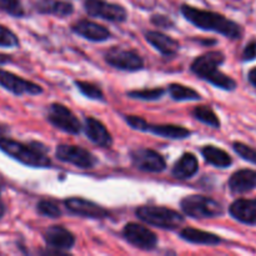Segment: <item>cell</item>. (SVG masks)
<instances>
[{
	"label": "cell",
	"instance_id": "obj_1",
	"mask_svg": "<svg viewBox=\"0 0 256 256\" xmlns=\"http://www.w3.org/2000/svg\"><path fill=\"white\" fill-rule=\"evenodd\" d=\"M182 14L188 22L199 29L218 32L230 40H239L244 32L242 25L238 24L234 20L228 19L226 16L219 12L198 9L192 5L184 4L182 6Z\"/></svg>",
	"mask_w": 256,
	"mask_h": 256
},
{
	"label": "cell",
	"instance_id": "obj_2",
	"mask_svg": "<svg viewBox=\"0 0 256 256\" xmlns=\"http://www.w3.org/2000/svg\"><path fill=\"white\" fill-rule=\"evenodd\" d=\"M225 54L219 50H212L202 56L196 58L192 62L190 70L200 79L205 80L215 88L225 90V92H234L238 86V82L232 78L220 72L219 66L225 62Z\"/></svg>",
	"mask_w": 256,
	"mask_h": 256
},
{
	"label": "cell",
	"instance_id": "obj_3",
	"mask_svg": "<svg viewBox=\"0 0 256 256\" xmlns=\"http://www.w3.org/2000/svg\"><path fill=\"white\" fill-rule=\"evenodd\" d=\"M0 150L26 166L50 168L52 165V160L46 156V148L38 142L26 145L9 138L0 136Z\"/></svg>",
	"mask_w": 256,
	"mask_h": 256
},
{
	"label": "cell",
	"instance_id": "obj_4",
	"mask_svg": "<svg viewBox=\"0 0 256 256\" xmlns=\"http://www.w3.org/2000/svg\"><path fill=\"white\" fill-rule=\"evenodd\" d=\"M136 216L142 222L152 226L165 230H175L184 224L185 219L182 214L165 206H140L136 209Z\"/></svg>",
	"mask_w": 256,
	"mask_h": 256
},
{
	"label": "cell",
	"instance_id": "obj_5",
	"mask_svg": "<svg viewBox=\"0 0 256 256\" xmlns=\"http://www.w3.org/2000/svg\"><path fill=\"white\" fill-rule=\"evenodd\" d=\"M185 215L192 219H214L224 215V206L204 195H189L180 202Z\"/></svg>",
	"mask_w": 256,
	"mask_h": 256
},
{
	"label": "cell",
	"instance_id": "obj_6",
	"mask_svg": "<svg viewBox=\"0 0 256 256\" xmlns=\"http://www.w3.org/2000/svg\"><path fill=\"white\" fill-rule=\"evenodd\" d=\"M46 119L52 126L68 134L78 135L82 132V122L76 118V115L66 108L65 105L54 102L49 106L46 114Z\"/></svg>",
	"mask_w": 256,
	"mask_h": 256
},
{
	"label": "cell",
	"instance_id": "obj_7",
	"mask_svg": "<svg viewBox=\"0 0 256 256\" xmlns=\"http://www.w3.org/2000/svg\"><path fill=\"white\" fill-rule=\"evenodd\" d=\"M104 59L110 66L122 72H138L144 69V60L134 50L114 46L105 52Z\"/></svg>",
	"mask_w": 256,
	"mask_h": 256
},
{
	"label": "cell",
	"instance_id": "obj_8",
	"mask_svg": "<svg viewBox=\"0 0 256 256\" xmlns=\"http://www.w3.org/2000/svg\"><path fill=\"white\" fill-rule=\"evenodd\" d=\"M84 9L90 16L112 22H124L128 19V12L124 6L105 0H85Z\"/></svg>",
	"mask_w": 256,
	"mask_h": 256
},
{
	"label": "cell",
	"instance_id": "obj_9",
	"mask_svg": "<svg viewBox=\"0 0 256 256\" xmlns=\"http://www.w3.org/2000/svg\"><path fill=\"white\" fill-rule=\"evenodd\" d=\"M55 156L60 162L72 164L80 169H92L98 162V159L92 152L76 145H59L55 150Z\"/></svg>",
	"mask_w": 256,
	"mask_h": 256
},
{
	"label": "cell",
	"instance_id": "obj_10",
	"mask_svg": "<svg viewBox=\"0 0 256 256\" xmlns=\"http://www.w3.org/2000/svg\"><path fill=\"white\" fill-rule=\"evenodd\" d=\"M122 236L132 246L142 250H154L158 245V236L149 228L138 222H129L122 229Z\"/></svg>",
	"mask_w": 256,
	"mask_h": 256
},
{
	"label": "cell",
	"instance_id": "obj_11",
	"mask_svg": "<svg viewBox=\"0 0 256 256\" xmlns=\"http://www.w3.org/2000/svg\"><path fill=\"white\" fill-rule=\"evenodd\" d=\"M130 159L136 169L145 172H162L166 169V162L155 150L138 148L130 152Z\"/></svg>",
	"mask_w": 256,
	"mask_h": 256
},
{
	"label": "cell",
	"instance_id": "obj_12",
	"mask_svg": "<svg viewBox=\"0 0 256 256\" xmlns=\"http://www.w3.org/2000/svg\"><path fill=\"white\" fill-rule=\"evenodd\" d=\"M0 86L16 96H22L25 94L39 95L42 92L40 85L35 84L30 80L22 79L19 75H15L6 70H0Z\"/></svg>",
	"mask_w": 256,
	"mask_h": 256
},
{
	"label": "cell",
	"instance_id": "obj_13",
	"mask_svg": "<svg viewBox=\"0 0 256 256\" xmlns=\"http://www.w3.org/2000/svg\"><path fill=\"white\" fill-rule=\"evenodd\" d=\"M65 206L72 214L89 219H105L109 212L99 204L90 202V200L82 199V198H69L64 202Z\"/></svg>",
	"mask_w": 256,
	"mask_h": 256
},
{
	"label": "cell",
	"instance_id": "obj_14",
	"mask_svg": "<svg viewBox=\"0 0 256 256\" xmlns=\"http://www.w3.org/2000/svg\"><path fill=\"white\" fill-rule=\"evenodd\" d=\"M44 242L56 252H68L75 245V236L72 232L60 225H52L44 232Z\"/></svg>",
	"mask_w": 256,
	"mask_h": 256
},
{
	"label": "cell",
	"instance_id": "obj_15",
	"mask_svg": "<svg viewBox=\"0 0 256 256\" xmlns=\"http://www.w3.org/2000/svg\"><path fill=\"white\" fill-rule=\"evenodd\" d=\"M72 32L84 38V39L89 40V42H102L112 38V32H110L108 28L86 19L79 20L75 24H72Z\"/></svg>",
	"mask_w": 256,
	"mask_h": 256
},
{
	"label": "cell",
	"instance_id": "obj_16",
	"mask_svg": "<svg viewBox=\"0 0 256 256\" xmlns=\"http://www.w3.org/2000/svg\"><path fill=\"white\" fill-rule=\"evenodd\" d=\"M229 214L242 224L256 226V199H236L230 204Z\"/></svg>",
	"mask_w": 256,
	"mask_h": 256
},
{
	"label": "cell",
	"instance_id": "obj_17",
	"mask_svg": "<svg viewBox=\"0 0 256 256\" xmlns=\"http://www.w3.org/2000/svg\"><path fill=\"white\" fill-rule=\"evenodd\" d=\"M228 186L232 194L244 195L256 189V170L240 169L232 172L229 178Z\"/></svg>",
	"mask_w": 256,
	"mask_h": 256
},
{
	"label": "cell",
	"instance_id": "obj_18",
	"mask_svg": "<svg viewBox=\"0 0 256 256\" xmlns=\"http://www.w3.org/2000/svg\"><path fill=\"white\" fill-rule=\"evenodd\" d=\"M82 128H84V132L88 139L96 144L98 146L110 148L112 145V136L110 132L102 122H99L95 118H85Z\"/></svg>",
	"mask_w": 256,
	"mask_h": 256
},
{
	"label": "cell",
	"instance_id": "obj_19",
	"mask_svg": "<svg viewBox=\"0 0 256 256\" xmlns=\"http://www.w3.org/2000/svg\"><path fill=\"white\" fill-rule=\"evenodd\" d=\"M145 39L164 56H172L180 49V44L176 40L162 34V32H152H152H145Z\"/></svg>",
	"mask_w": 256,
	"mask_h": 256
},
{
	"label": "cell",
	"instance_id": "obj_20",
	"mask_svg": "<svg viewBox=\"0 0 256 256\" xmlns=\"http://www.w3.org/2000/svg\"><path fill=\"white\" fill-rule=\"evenodd\" d=\"M199 170V162L192 152H185L172 166V174L175 179L188 180L194 176Z\"/></svg>",
	"mask_w": 256,
	"mask_h": 256
},
{
	"label": "cell",
	"instance_id": "obj_21",
	"mask_svg": "<svg viewBox=\"0 0 256 256\" xmlns=\"http://www.w3.org/2000/svg\"><path fill=\"white\" fill-rule=\"evenodd\" d=\"M180 238L190 244L196 245H208V246H215L222 242V239L216 234L204 232V230L194 229V228H185L180 232Z\"/></svg>",
	"mask_w": 256,
	"mask_h": 256
},
{
	"label": "cell",
	"instance_id": "obj_22",
	"mask_svg": "<svg viewBox=\"0 0 256 256\" xmlns=\"http://www.w3.org/2000/svg\"><path fill=\"white\" fill-rule=\"evenodd\" d=\"M145 132H150L156 136L166 138V139H174V140H182L186 139L192 135V132L188 130L186 128L179 126V125L172 124H149Z\"/></svg>",
	"mask_w": 256,
	"mask_h": 256
},
{
	"label": "cell",
	"instance_id": "obj_23",
	"mask_svg": "<svg viewBox=\"0 0 256 256\" xmlns=\"http://www.w3.org/2000/svg\"><path fill=\"white\" fill-rule=\"evenodd\" d=\"M35 9L40 14H50L59 18L69 16L74 12L72 4L60 0H38L35 2Z\"/></svg>",
	"mask_w": 256,
	"mask_h": 256
},
{
	"label": "cell",
	"instance_id": "obj_24",
	"mask_svg": "<svg viewBox=\"0 0 256 256\" xmlns=\"http://www.w3.org/2000/svg\"><path fill=\"white\" fill-rule=\"evenodd\" d=\"M202 154L205 162L215 168L226 169V168L232 166V158L230 156L229 152L220 149V148L214 146V145H205L202 149Z\"/></svg>",
	"mask_w": 256,
	"mask_h": 256
},
{
	"label": "cell",
	"instance_id": "obj_25",
	"mask_svg": "<svg viewBox=\"0 0 256 256\" xmlns=\"http://www.w3.org/2000/svg\"><path fill=\"white\" fill-rule=\"evenodd\" d=\"M168 92L175 102H194V100H202V95L196 90L182 84H170L168 86Z\"/></svg>",
	"mask_w": 256,
	"mask_h": 256
},
{
	"label": "cell",
	"instance_id": "obj_26",
	"mask_svg": "<svg viewBox=\"0 0 256 256\" xmlns=\"http://www.w3.org/2000/svg\"><path fill=\"white\" fill-rule=\"evenodd\" d=\"M192 116L196 120H199L200 122L205 125H209V126L215 128V129H219L222 122H220L219 116L215 114L214 110L212 109L208 105H200V106H196L192 109Z\"/></svg>",
	"mask_w": 256,
	"mask_h": 256
},
{
	"label": "cell",
	"instance_id": "obj_27",
	"mask_svg": "<svg viewBox=\"0 0 256 256\" xmlns=\"http://www.w3.org/2000/svg\"><path fill=\"white\" fill-rule=\"evenodd\" d=\"M166 90L162 88H155V89H142V90H132L128 92L126 95L132 99L145 100V102H152V100L162 99V95Z\"/></svg>",
	"mask_w": 256,
	"mask_h": 256
},
{
	"label": "cell",
	"instance_id": "obj_28",
	"mask_svg": "<svg viewBox=\"0 0 256 256\" xmlns=\"http://www.w3.org/2000/svg\"><path fill=\"white\" fill-rule=\"evenodd\" d=\"M74 84L76 85L79 92H82L84 96L89 98V99L92 100H102V102L105 100L102 89H100L99 86H96L95 84H92V82H82V80H75Z\"/></svg>",
	"mask_w": 256,
	"mask_h": 256
},
{
	"label": "cell",
	"instance_id": "obj_29",
	"mask_svg": "<svg viewBox=\"0 0 256 256\" xmlns=\"http://www.w3.org/2000/svg\"><path fill=\"white\" fill-rule=\"evenodd\" d=\"M232 150L245 162L256 165V149L242 142H232Z\"/></svg>",
	"mask_w": 256,
	"mask_h": 256
},
{
	"label": "cell",
	"instance_id": "obj_30",
	"mask_svg": "<svg viewBox=\"0 0 256 256\" xmlns=\"http://www.w3.org/2000/svg\"><path fill=\"white\" fill-rule=\"evenodd\" d=\"M36 210L39 214L48 218H52V219L62 216V210H60L59 205L52 200H40L38 202Z\"/></svg>",
	"mask_w": 256,
	"mask_h": 256
},
{
	"label": "cell",
	"instance_id": "obj_31",
	"mask_svg": "<svg viewBox=\"0 0 256 256\" xmlns=\"http://www.w3.org/2000/svg\"><path fill=\"white\" fill-rule=\"evenodd\" d=\"M0 10L12 18H22L25 15L20 0H0Z\"/></svg>",
	"mask_w": 256,
	"mask_h": 256
},
{
	"label": "cell",
	"instance_id": "obj_32",
	"mask_svg": "<svg viewBox=\"0 0 256 256\" xmlns=\"http://www.w3.org/2000/svg\"><path fill=\"white\" fill-rule=\"evenodd\" d=\"M19 39L16 35L8 29L6 26L0 24V46L2 48H18L19 46Z\"/></svg>",
	"mask_w": 256,
	"mask_h": 256
},
{
	"label": "cell",
	"instance_id": "obj_33",
	"mask_svg": "<svg viewBox=\"0 0 256 256\" xmlns=\"http://www.w3.org/2000/svg\"><path fill=\"white\" fill-rule=\"evenodd\" d=\"M242 60L244 62H250L256 60V38H252L245 45L242 54Z\"/></svg>",
	"mask_w": 256,
	"mask_h": 256
},
{
	"label": "cell",
	"instance_id": "obj_34",
	"mask_svg": "<svg viewBox=\"0 0 256 256\" xmlns=\"http://www.w3.org/2000/svg\"><path fill=\"white\" fill-rule=\"evenodd\" d=\"M125 122H128V125H129L132 129L138 130V132H145V130H146L148 122L140 116H135V115H126V116H125Z\"/></svg>",
	"mask_w": 256,
	"mask_h": 256
},
{
	"label": "cell",
	"instance_id": "obj_35",
	"mask_svg": "<svg viewBox=\"0 0 256 256\" xmlns=\"http://www.w3.org/2000/svg\"><path fill=\"white\" fill-rule=\"evenodd\" d=\"M152 22L160 28H165V29H166V28L174 26V22H172L169 18L165 16V15H154V16L152 18Z\"/></svg>",
	"mask_w": 256,
	"mask_h": 256
},
{
	"label": "cell",
	"instance_id": "obj_36",
	"mask_svg": "<svg viewBox=\"0 0 256 256\" xmlns=\"http://www.w3.org/2000/svg\"><path fill=\"white\" fill-rule=\"evenodd\" d=\"M248 82H250L252 86H254L256 89V66L252 68L249 70V72H248Z\"/></svg>",
	"mask_w": 256,
	"mask_h": 256
},
{
	"label": "cell",
	"instance_id": "obj_37",
	"mask_svg": "<svg viewBox=\"0 0 256 256\" xmlns=\"http://www.w3.org/2000/svg\"><path fill=\"white\" fill-rule=\"evenodd\" d=\"M12 62V55L2 54V52H0V66H2V65L8 64V62Z\"/></svg>",
	"mask_w": 256,
	"mask_h": 256
},
{
	"label": "cell",
	"instance_id": "obj_38",
	"mask_svg": "<svg viewBox=\"0 0 256 256\" xmlns=\"http://www.w3.org/2000/svg\"><path fill=\"white\" fill-rule=\"evenodd\" d=\"M4 214H5V208H4V204L2 202V200H0V219L4 216Z\"/></svg>",
	"mask_w": 256,
	"mask_h": 256
},
{
	"label": "cell",
	"instance_id": "obj_39",
	"mask_svg": "<svg viewBox=\"0 0 256 256\" xmlns=\"http://www.w3.org/2000/svg\"><path fill=\"white\" fill-rule=\"evenodd\" d=\"M2 128H0V136H2Z\"/></svg>",
	"mask_w": 256,
	"mask_h": 256
}]
</instances>
